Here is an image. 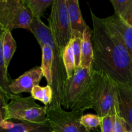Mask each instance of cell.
Instances as JSON below:
<instances>
[{"instance_id":"1","label":"cell","mask_w":132,"mask_h":132,"mask_svg":"<svg viewBox=\"0 0 132 132\" xmlns=\"http://www.w3.org/2000/svg\"><path fill=\"white\" fill-rule=\"evenodd\" d=\"M94 60L91 70L102 71L117 83L132 86V63L121 35L90 10Z\"/></svg>"},{"instance_id":"2","label":"cell","mask_w":132,"mask_h":132,"mask_svg":"<svg viewBox=\"0 0 132 132\" xmlns=\"http://www.w3.org/2000/svg\"><path fill=\"white\" fill-rule=\"evenodd\" d=\"M36 37L40 47L48 45L54 52L52 68L53 99L50 105L63 104V95L66 82L68 79L63 59V52L54 41L50 28L41 19H34L30 25V31Z\"/></svg>"},{"instance_id":"3","label":"cell","mask_w":132,"mask_h":132,"mask_svg":"<svg viewBox=\"0 0 132 132\" xmlns=\"http://www.w3.org/2000/svg\"><path fill=\"white\" fill-rule=\"evenodd\" d=\"M91 72L92 109L101 117L119 114L117 83L102 71Z\"/></svg>"},{"instance_id":"4","label":"cell","mask_w":132,"mask_h":132,"mask_svg":"<svg viewBox=\"0 0 132 132\" xmlns=\"http://www.w3.org/2000/svg\"><path fill=\"white\" fill-rule=\"evenodd\" d=\"M91 69L80 68L68 79L64 89L63 106L67 110L92 109Z\"/></svg>"},{"instance_id":"5","label":"cell","mask_w":132,"mask_h":132,"mask_svg":"<svg viewBox=\"0 0 132 132\" xmlns=\"http://www.w3.org/2000/svg\"><path fill=\"white\" fill-rule=\"evenodd\" d=\"M35 101L32 96L24 97L21 95H12L0 122L15 120L36 124L48 122L46 106H41Z\"/></svg>"},{"instance_id":"6","label":"cell","mask_w":132,"mask_h":132,"mask_svg":"<svg viewBox=\"0 0 132 132\" xmlns=\"http://www.w3.org/2000/svg\"><path fill=\"white\" fill-rule=\"evenodd\" d=\"M34 17L24 0L0 1L1 32H10L15 28L30 31Z\"/></svg>"},{"instance_id":"7","label":"cell","mask_w":132,"mask_h":132,"mask_svg":"<svg viewBox=\"0 0 132 132\" xmlns=\"http://www.w3.org/2000/svg\"><path fill=\"white\" fill-rule=\"evenodd\" d=\"M48 21L53 38L63 52L73 39L66 0H54Z\"/></svg>"},{"instance_id":"8","label":"cell","mask_w":132,"mask_h":132,"mask_svg":"<svg viewBox=\"0 0 132 132\" xmlns=\"http://www.w3.org/2000/svg\"><path fill=\"white\" fill-rule=\"evenodd\" d=\"M85 110L66 111L60 105L46 106V117L52 132H88L81 124Z\"/></svg>"},{"instance_id":"9","label":"cell","mask_w":132,"mask_h":132,"mask_svg":"<svg viewBox=\"0 0 132 132\" xmlns=\"http://www.w3.org/2000/svg\"><path fill=\"white\" fill-rule=\"evenodd\" d=\"M43 77V74L41 67H34L12 80L10 85V91L13 95H21L23 92L31 93L33 88L39 85Z\"/></svg>"},{"instance_id":"10","label":"cell","mask_w":132,"mask_h":132,"mask_svg":"<svg viewBox=\"0 0 132 132\" xmlns=\"http://www.w3.org/2000/svg\"><path fill=\"white\" fill-rule=\"evenodd\" d=\"M119 115L126 122L129 131L132 132V86L117 83Z\"/></svg>"},{"instance_id":"11","label":"cell","mask_w":132,"mask_h":132,"mask_svg":"<svg viewBox=\"0 0 132 132\" xmlns=\"http://www.w3.org/2000/svg\"><path fill=\"white\" fill-rule=\"evenodd\" d=\"M68 18L73 37H82L85 31L90 28L83 19L78 0H66Z\"/></svg>"},{"instance_id":"12","label":"cell","mask_w":132,"mask_h":132,"mask_svg":"<svg viewBox=\"0 0 132 132\" xmlns=\"http://www.w3.org/2000/svg\"><path fill=\"white\" fill-rule=\"evenodd\" d=\"M0 132H52V130L48 121L45 124H36L6 121L0 122Z\"/></svg>"},{"instance_id":"13","label":"cell","mask_w":132,"mask_h":132,"mask_svg":"<svg viewBox=\"0 0 132 132\" xmlns=\"http://www.w3.org/2000/svg\"><path fill=\"white\" fill-rule=\"evenodd\" d=\"M104 19L122 37L132 63V27L115 14Z\"/></svg>"},{"instance_id":"14","label":"cell","mask_w":132,"mask_h":132,"mask_svg":"<svg viewBox=\"0 0 132 132\" xmlns=\"http://www.w3.org/2000/svg\"><path fill=\"white\" fill-rule=\"evenodd\" d=\"M92 29L87 28L82 36L81 43V68L91 69L92 64L94 60V52L92 43Z\"/></svg>"},{"instance_id":"15","label":"cell","mask_w":132,"mask_h":132,"mask_svg":"<svg viewBox=\"0 0 132 132\" xmlns=\"http://www.w3.org/2000/svg\"><path fill=\"white\" fill-rule=\"evenodd\" d=\"M16 48V42L12 37L11 32H1L0 48L2 50L5 65L7 68L15 53Z\"/></svg>"},{"instance_id":"16","label":"cell","mask_w":132,"mask_h":132,"mask_svg":"<svg viewBox=\"0 0 132 132\" xmlns=\"http://www.w3.org/2000/svg\"><path fill=\"white\" fill-rule=\"evenodd\" d=\"M42 62L41 68L43 77H45L48 85L52 86L53 83L52 68L54 62V52L49 45H45L41 48Z\"/></svg>"},{"instance_id":"17","label":"cell","mask_w":132,"mask_h":132,"mask_svg":"<svg viewBox=\"0 0 132 132\" xmlns=\"http://www.w3.org/2000/svg\"><path fill=\"white\" fill-rule=\"evenodd\" d=\"M30 94L35 100L41 101L45 106L50 105L52 101L53 90L52 86L48 85L45 86H41L39 85L35 86Z\"/></svg>"},{"instance_id":"18","label":"cell","mask_w":132,"mask_h":132,"mask_svg":"<svg viewBox=\"0 0 132 132\" xmlns=\"http://www.w3.org/2000/svg\"><path fill=\"white\" fill-rule=\"evenodd\" d=\"M54 0H24L26 5L30 10L34 19H41L44 12L49 6H52Z\"/></svg>"},{"instance_id":"19","label":"cell","mask_w":132,"mask_h":132,"mask_svg":"<svg viewBox=\"0 0 132 132\" xmlns=\"http://www.w3.org/2000/svg\"><path fill=\"white\" fill-rule=\"evenodd\" d=\"M63 59L68 79L71 78L76 72L75 59L73 52V39L67 45L63 54Z\"/></svg>"},{"instance_id":"20","label":"cell","mask_w":132,"mask_h":132,"mask_svg":"<svg viewBox=\"0 0 132 132\" xmlns=\"http://www.w3.org/2000/svg\"><path fill=\"white\" fill-rule=\"evenodd\" d=\"M80 122L88 132H91L98 129V127H100L102 117L97 115L88 113L82 116Z\"/></svg>"},{"instance_id":"21","label":"cell","mask_w":132,"mask_h":132,"mask_svg":"<svg viewBox=\"0 0 132 132\" xmlns=\"http://www.w3.org/2000/svg\"><path fill=\"white\" fill-rule=\"evenodd\" d=\"M110 2L114 9L115 14L125 19L132 3V0H110Z\"/></svg>"},{"instance_id":"22","label":"cell","mask_w":132,"mask_h":132,"mask_svg":"<svg viewBox=\"0 0 132 132\" xmlns=\"http://www.w3.org/2000/svg\"><path fill=\"white\" fill-rule=\"evenodd\" d=\"M82 37H76L73 38V52L75 59L76 70L81 68V43Z\"/></svg>"},{"instance_id":"23","label":"cell","mask_w":132,"mask_h":132,"mask_svg":"<svg viewBox=\"0 0 132 132\" xmlns=\"http://www.w3.org/2000/svg\"><path fill=\"white\" fill-rule=\"evenodd\" d=\"M114 116L113 115L102 117V122L100 128L101 132H113Z\"/></svg>"},{"instance_id":"24","label":"cell","mask_w":132,"mask_h":132,"mask_svg":"<svg viewBox=\"0 0 132 132\" xmlns=\"http://www.w3.org/2000/svg\"><path fill=\"white\" fill-rule=\"evenodd\" d=\"M113 132H128L126 122L119 114L114 116Z\"/></svg>"},{"instance_id":"25","label":"cell","mask_w":132,"mask_h":132,"mask_svg":"<svg viewBox=\"0 0 132 132\" xmlns=\"http://www.w3.org/2000/svg\"><path fill=\"white\" fill-rule=\"evenodd\" d=\"M127 24L132 27V3L131 4L129 9L128 12L127 14H126V17H125V19H123Z\"/></svg>"},{"instance_id":"26","label":"cell","mask_w":132,"mask_h":132,"mask_svg":"<svg viewBox=\"0 0 132 132\" xmlns=\"http://www.w3.org/2000/svg\"><path fill=\"white\" fill-rule=\"evenodd\" d=\"M91 132H101V129H97V130H94V131H92Z\"/></svg>"},{"instance_id":"27","label":"cell","mask_w":132,"mask_h":132,"mask_svg":"<svg viewBox=\"0 0 132 132\" xmlns=\"http://www.w3.org/2000/svg\"><path fill=\"white\" fill-rule=\"evenodd\" d=\"M128 132H131V131H128Z\"/></svg>"}]
</instances>
